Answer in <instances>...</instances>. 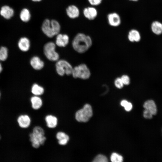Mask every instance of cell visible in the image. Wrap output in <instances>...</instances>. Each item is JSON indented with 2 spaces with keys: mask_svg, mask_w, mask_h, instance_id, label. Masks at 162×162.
<instances>
[{
  "mask_svg": "<svg viewBox=\"0 0 162 162\" xmlns=\"http://www.w3.org/2000/svg\"><path fill=\"white\" fill-rule=\"evenodd\" d=\"M71 75L75 78L87 80L90 77L91 73L87 65L82 64L73 68Z\"/></svg>",
  "mask_w": 162,
  "mask_h": 162,
  "instance_id": "cell-3",
  "label": "cell"
},
{
  "mask_svg": "<svg viewBox=\"0 0 162 162\" xmlns=\"http://www.w3.org/2000/svg\"><path fill=\"white\" fill-rule=\"evenodd\" d=\"M68 16L70 18L74 19L78 17L80 15V11L78 8L74 5L68 6L66 10Z\"/></svg>",
  "mask_w": 162,
  "mask_h": 162,
  "instance_id": "cell-10",
  "label": "cell"
},
{
  "mask_svg": "<svg viewBox=\"0 0 162 162\" xmlns=\"http://www.w3.org/2000/svg\"><path fill=\"white\" fill-rule=\"evenodd\" d=\"M83 14L86 18L90 20H92L97 17L98 11L94 7H89L86 8L84 9Z\"/></svg>",
  "mask_w": 162,
  "mask_h": 162,
  "instance_id": "cell-8",
  "label": "cell"
},
{
  "mask_svg": "<svg viewBox=\"0 0 162 162\" xmlns=\"http://www.w3.org/2000/svg\"><path fill=\"white\" fill-rule=\"evenodd\" d=\"M56 137L58 140V144L61 145H66L69 140L68 135L61 131L58 132L57 133Z\"/></svg>",
  "mask_w": 162,
  "mask_h": 162,
  "instance_id": "cell-16",
  "label": "cell"
},
{
  "mask_svg": "<svg viewBox=\"0 0 162 162\" xmlns=\"http://www.w3.org/2000/svg\"><path fill=\"white\" fill-rule=\"evenodd\" d=\"M56 45L53 42L46 43L44 46V52L45 55L49 60L57 61L59 58L58 53L55 51Z\"/></svg>",
  "mask_w": 162,
  "mask_h": 162,
  "instance_id": "cell-6",
  "label": "cell"
},
{
  "mask_svg": "<svg viewBox=\"0 0 162 162\" xmlns=\"http://www.w3.org/2000/svg\"><path fill=\"white\" fill-rule=\"evenodd\" d=\"M32 133L36 136L40 138L44 136V129L40 126H37L34 127Z\"/></svg>",
  "mask_w": 162,
  "mask_h": 162,
  "instance_id": "cell-24",
  "label": "cell"
},
{
  "mask_svg": "<svg viewBox=\"0 0 162 162\" xmlns=\"http://www.w3.org/2000/svg\"><path fill=\"white\" fill-rule=\"evenodd\" d=\"M102 0H88L89 3L92 6H97L101 4Z\"/></svg>",
  "mask_w": 162,
  "mask_h": 162,
  "instance_id": "cell-32",
  "label": "cell"
},
{
  "mask_svg": "<svg viewBox=\"0 0 162 162\" xmlns=\"http://www.w3.org/2000/svg\"><path fill=\"white\" fill-rule=\"evenodd\" d=\"M143 107L145 109L149 111L153 115H156L157 112L156 106L152 100H149L146 101L144 104Z\"/></svg>",
  "mask_w": 162,
  "mask_h": 162,
  "instance_id": "cell-15",
  "label": "cell"
},
{
  "mask_svg": "<svg viewBox=\"0 0 162 162\" xmlns=\"http://www.w3.org/2000/svg\"><path fill=\"white\" fill-rule=\"evenodd\" d=\"M1 15L4 18L8 19L13 15L14 11L12 8L8 6H3L0 11Z\"/></svg>",
  "mask_w": 162,
  "mask_h": 162,
  "instance_id": "cell-14",
  "label": "cell"
},
{
  "mask_svg": "<svg viewBox=\"0 0 162 162\" xmlns=\"http://www.w3.org/2000/svg\"><path fill=\"white\" fill-rule=\"evenodd\" d=\"M31 101L32 107L34 110H38L42 106V100L38 96L35 95L32 97L31 98Z\"/></svg>",
  "mask_w": 162,
  "mask_h": 162,
  "instance_id": "cell-19",
  "label": "cell"
},
{
  "mask_svg": "<svg viewBox=\"0 0 162 162\" xmlns=\"http://www.w3.org/2000/svg\"><path fill=\"white\" fill-rule=\"evenodd\" d=\"M30 41L26 37L21 38L18 42V46L20 49L22 51H28L30 47Z\"/></svg>",
  "mask_w": 162,
  "mask_h": 162,
  "instance_id": "cell-13",
  "label": "cell"
},
{
  "mask_svg": "<svg viewBox=\"0 0 162 162\" xmlns=\"http://www.w3.org/2000/svg\"><path fill=\"white\" fill-rule=\"evenodd\" d=\"M43 32L48 37L52 38L59 34L61 29L60 25L56 20L46 19L43 22L41 27Z\"/></svg>",
  "mask_w": 162,
  "mask_h": 162,
  "instance_id": "cell-2",
  "label": "cell"
},
{
  "mask_svg": "<svg viewBox=\"0 0 162 162\" xmlns=\"http://www.w3.org/2000/svg\"><path fill=\"white\" fill-rule=\"evenodd\" d=\"M153 115L148 110L146 109L144 110L143 112V116L146 118L151 119Z\"/></svg>",
  "mask_w": 162,
  "mask_h": 162,
  "instance_id": "cell-31",
  "label": "cell"
},
{
  "mask_svg": "<svg viewBox=\"0 0 162 162\" xmlns=\"http://www.w3.org/2000/svg\"><path fill=\"white\" fill-rule=\"evenodd\" d=\"M121 105L124 107L125 110L128 111H130L132 108L131 103L126 100H122L121 102Z\"/></svg>",
  "mask_w": 162,
  "mask_h": 162,
  "instance_id": "cell-27",
  "label": "cell"
},
{
  "mask_svg": "<svg viewBox=\"0 0 162 162\" xmlns=\"http://www.w3.org/2000/svg\"><path fill=\"white\" fill-rule=\"evenodd\" d=\"M32 0L34 2H40L41 1V0Z\"/></svg>",
  "mask_w": 162,
  "mask_h": 162,
  "instance_id": "cell-34",
  "label": "cell"
},
{
  "mask_svg": "<svg viewBox=\"0 0 162 162\" xmlns=\"http://www.w3.org/2000/svg\"><path fill=\"white\" fill-rule=\"evenodd\" d=\"M108 160L106 157L104 155L99 154L97 155L93 161L94 162H106Z\"/></svg>",
  "mask_w": 162,
  "mask_h": 162,
  "instance_id": "cell-28",
  "label": "cell"
},
{
  "mask_svg": "<svg viewBox=\"0 0 162 162\" xmlns=\"http://www.w3.org/2000/svg\"><path fill=\"white\" fill-rule=\"evenodd\" d=\"M69 37L66 34H58L57 35L56 43L59 47H65L68 43Z\"/></svg>",
  "mask_w": 162,
  "mask_h": 162,
  "instance_id": "cell-9",
  "label": "cell"
},
{
  "mask_svg": "<svg viewBox=\"0 0 162 162\" xmlns=\"http://www.w3.org/2000/svg\"><path fill=\"white\" fill-rule=\"evenodd\" d=\"M109 24L111 26L117 27L121 23V19L120 16L115 12L109 14L107 16Z\"/></svg>",
  "mask_w": 162,
  "mask_h": 162,
  "instance_id": "cell-7",
  "label": "cell"
},
{
  "mask_svg": "<svg viewBox=\"0 0 162 162\" xmlns=\"http://www.w3.org/2000/svg\"><path fill=\"white\" fill-rule=\"evenodd\" d=\"M110 160L113 162H122L123 161V158L121 155L113 153L111 155Z\"/></svg>",
  "mask_w": 162,
  "mask_h": 162,
  "instance_id": "cell-26",
  "label": "cell"
},
{
  "mask_svg": "<svg viewBox=\"0 0 162 162\" xmlns=\"http://www.w3.org/2000/svg\"><path fill=\"white\" fill-rule=\"evenodd\" d=\"M45 120L46 123L47 125L49 128H54L57 125V118L54 116L52 115H47L46 117Z\"/></svg>",
  "mask_w": 162,
  "mask_h": 162,
  "instance_id": "cell-17",
  "label": "cell"
},
{
  "mask_svg": "<svg viewBox=\"0 0 162 162\" xmlns=\"http://www.w3.org/2000/svg\"><path fill=\"white\" fill-rule=\"evenodd\" d=\"M8 56V50L5 47L2 46L0 48V61L5 60Z\"/></svg>",
  "mask_w": 162,
  "mask_h": 162,
  "instance_id": "cell-25",
  "label": "cell"
},
{
  "mask_svg": "<svg viewBox=\"0 0 162 162\" xmlns=\"http://www.w3.org/2000/svg\"><path fill=\"white\" fill-rule=\"evenodd\" d=\"M31 65L32 67L36 70H40L44 66V63L38 56L33 57L30 62Z\"/></svg>",
  "mask_w": 162,
  "mask_h": 162,
  "instance_id": "cell-12",
  "label": "cell"
},
{
  "mask_svg": "<svg viewBox=\"0 0 162 162\" xmlns=\"http://www.w3.org/2000/svg\"><path fill=\"white\" fill-rule=\"evenodd\" d=\"M151 29L155 34H160L162 33V24L158 21H154L152 23Z\"/></svg>",
  "mask_w": 162,
  "mask_h": 162,
  "instance_id": "cell-20",
  "label": "cell"
},
{
  "mask_svg": "<svg viewBox=\"0 0 162 162\" xmlns=\"http://www.w3.org/2000/svg\"><path fill=\"white\" fill-rule=\"evenodd\" d=\"M0 95H1V94H0Z\"/></svg>",
  "mask_w": 162,
  "mask_h": 162,
  "instance_id": "cell-36",
  "label": "cell"
},
{
  "mask_svg": "<svg viewBox=\"0 0 162 162\" xmlns=\"http://www.w3.org/2000/svg\"><path fill=\"white\" fill-rule=\"evenodd\" d=\"M92 43V39L89 36L82 33H79L74 38L72 45L76 51L80 53H83L91 47Z\"/></svg>",
  "mask_w": 162,
  "mask_h": 162,
  "instance_id": "cell-1",
  "label": "cell"
},
{
  "mask_svg": "<svg viewBox=\"0 0 162 162\" xmlns=\"http://www.w3.org/2000/svg\"><path fill=\"white\" fill-rule=\"evenodd\" d=\"M31 92L34 95L38 96L43 94L44 89L43 87L35 83L32 86Z\"/></svg>",
  "mask_w": 162,
  "mask_h": 162,
  "instance_id": "cell-21",
  "label": "cell"
},
{
  "mask_svg": "<svg viewBox=\"0 0 162 162\" xmlns=\"http://www.w3.org/2000/svg\"><path fill=\"white\" fill-rule=\"evenodd\" d=\"M92 110L90 105L86 104L83 108L77 111L75 114L76 120L80 122L88 121L92 115Z\"/></svg>",
  "mask_w": 162,
  "mask_h": 162,
  "instance_id": "cell-4",
  "label": "cell"
},
{
  "mask_svg": "<svg viewBox=\"0 0 162 162\" xmlns=\"http://www.w3.org/2000/svg\"><path fill=\"white\" fill-rule=\"evenodd\" d=\"M114 84L116 88L121 89L124 87V85L120 77H117L115 80Z\"/></svg>",
  "mask_w": 162,
  "mask_h": 162,
  "instance_id": "cell-29",
  "label": "cell"
},
{
  "mask_svg": "<svg viewBox=\"0 0 162 162\" xmlns=\"http://www.w3.org/2000/svg\"><path fill=\"white\" fill-rule=\"evenodd\" d=\"M124 85H128L130 83V79L128 76L123 75L120 77Z\"/></svg>",
  "mask_w": 162,
  "mask_h": 162,
  "instance_id": "cell-30",
  "label": "cell"
},
{
  "mask_svg": "<svg viewBox=\"0 0 162 162\" xmlns=\"http://www.w3.org/2000/svg\"><path fill=\"white\" fill-rule=\"evenodd\" d=\"M56 71L58 74L63 76L65 74L71 75L73 68L67 61L64 60H58L56 64Z\"/></svg>",
  "mask_w": 162,
  "mask_h": 162,
  "instance_id": "cell-5",
  "label": "cell"
},
{
  "mask_svg": "<svg viewBox=\"0 0 162 162\" xmlns=\"http://www.w3.org/2000/svg\"><path fill=\"white\" fill-rule=\"evenodd\" d=\"M2 68L1 63L0 62V73L2 71Z\"/></svg>",
  "mask_w": 162,
  "mask_h": 162,
  "instance_id": "cell-33",
  "label": "cell"
},
{
  "mask_svg": "<svg viewBox=\"0 0 162 162\" xmlns=\"http://www.w3.org/2000/svg\"><path fill=\"white\" fill-rule=\"evenodd\" d=\"M17 122L21 128H26L30 125L31 119L28 116L25 115H22L18 118Z\"/></svg>",
  "mask_w": 162,
  "mask_h": 162,
  "instance_id": "cell-11",
  "label": "cell"
},
{
  "mask_svg": "<svg viewBox=\"0 0 162 162\" xmlns=\"http://www.w3.org/2000/svg\"><path fill=\"white\" fill-rule=\"evenodd\" d=\"M129 0L131 1H137L138 0Z\"/></svg>",
  "mask_w": 162,
  "mask_h": 162,
  "instance_id": "cell-35",
  "label": "cell"
},
{
  "mask_svg": "<svg viewBox=\"0 0 162 162\" xmlns=\"http://www.w3.org/2000/svg\"><path fill=\"white\" fill-rule=\"evenodd\" d=\"M31 16L29 11L26 8L23 9L20 13V18L21 20L24 22L28 21L30 19Z\"/></svg>",
  "mask_w": 162,
  "mask_h": 162,
  "instance_id": "cell-22",
  "label": "cell"
},
{
  "mask_svg": "<svg viewBox=\"0 0 162 162\" xmlns=\"http://www.w3.org/2000/svg\"><path fill=\"white\" fill-rule=\"evenodd\" d=\"M140 38L139 32L136 30L132 29L129 32L128 38L130 42H138L140 40Z\"/></svg>",
  "mask_w": 162,
  "mask_h": 162,
  "instance_id": "cell-18",
  "label": "cell"
},
{
  "mask_svg": "<svg viewBox=\"0 0 162 162\" xmlns=\"http://www.w3.org/2000/svg\"><path fill=\"white\" fill-rule=\"evenodd\" d=\"M29 136L32 147L36 148H38L41 145L40 140L37 138L33 133H30Z\"/></svg>",
  "mask_w": 162,
  "mask_h": 162,
  "instance_id": "cell-23",
  "label": "cell"
}]
</instances>
